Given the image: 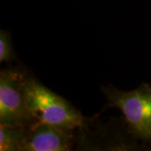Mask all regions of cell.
I'll return each mask as SVG.
<instances>
[{"instance_id":"cell-1","label":"cell","mask_w":151,"mask_h":151,"mask_svg":"<svg viewBox=\"0 0 151 151\" xmlns=\"http://www.w3.org/2000/svg\"><path fill=\"white\" fill-rule=\"evenodd\" d=\"M24 96L28 110L36 122L69 132L83 126L84 118L80 111L36 80L25 78Z\"/></svg>"},{"instance_id":"cell-2","label":"cell","mask_w":151,"mask_h":151,"mask_svg":"<svg viewBox=\"0 0 151 151\" xmlns=\"http://www.w3.org/2000/svg\"><path fill=\"white\" fill-rule=\"evenodd\" d=\"M108 108L119 109L132 134L143 140L151 139V86L142 83L134 90L124 92L104 86Z\"/></svg>"},{"instance_id":"cell-3","label":"cell","mask_w":151,"mask_h":151,"mask_svg":"<svg viewBox=\"0 0 151 151\" xmlns=\"http://www.w3.org/2000/svg\"><path fill=\"white\" fill-rule=\"evenodd\" d=\"M24 80V75L18 70H1L0 125L29 127L36 123L25 104Z\"/></svg>"},{"instance_id":"cell-4","label":"cell","mask_w":151,"mask_h":151,"mask_svg":"<svg viewBox=\"0 0 151 151\" xmlns=\"http://www.w3.org/2000/svg\"><path fill=\"white\" fill-rule=\"evenodd\" d=\"M71 144L72 139L70 132L49 124L36 122L28 128L27 137L21 150H70Z\"/></svg>"},{"instance_id":"cell-5","label":"cell","mask_w":151,"mask_h":151,"mask_svg":"<svg viewBox=\"0 0 151 151\" xmlns=\"http://www.w3.org/2000/svg\"><path fill=\"white\" fill-rule=\"evenodd\" d=\"M29 127L0 125V150H21Z\"/></svg>"},{"instance_id":"cell-6","label":"cell","mask_w":151,"mask_h":151,"mask_svg":"<svg viewBox=\"0 0 151 151\" xmlns=\"http://www.w3.org/2000/svg\"><path fill=\"white\" fill-rule=\"evenodd\" d=\"M15 57L10 35L5 30L0 31V62L9 61Z\"/></svg>"}]
</instances>
